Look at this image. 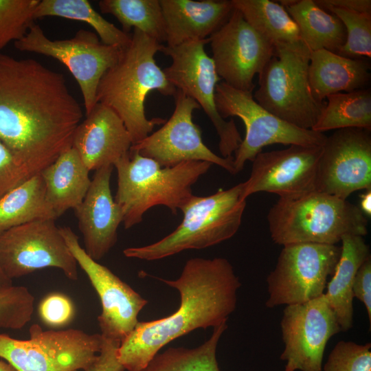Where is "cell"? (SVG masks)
Here are the masks:
<instances>
[{
  "label": "cell",
  "instance_id": "obj_1",
  "mask_svg": "<svg viewBox=\"0 0 371 371\" xmlns=\"http://www.w3.org/2000/svg\"><path fill=\"white\" fill-rule=\"evenodd\" d=\"M82 117L62 74L0 53V142L31 177L72 146Z\"/></svg>",
  "mask_w": 371,
  "mask_h": 371
},
{
  "label": "cell",
  "instance_id": "obj_2",
  "mask_svg": "<svg viewBox=\"0 0 371 371\" xmlns=\"http://www.w3.org/2000/svg\"><path fill=\"white\" fill-rule=\"evenodd\" d=\"M159 279L179 291L180 304L168 317L139 322L121 341L117 359L128 371L144 368L172 341L194 330L226 322L236 309L241 286L231 263L220 257L191 258L177 279Z\"/></svg>",
  "mask_w": 371,
  "mask_h": 371
},
{
  "label": "cell",
  "instance_id": "obj_3",
  "mask_svg": "<svg viewBox=\"0 0 371 371\" xmlns=\"http://www.w3.org/2000/svg\"><path fill=\"white\" fill-rule=\"evenodd\" d=\"M163 45L133 29L130 42L122 48L117 61L105 72L97 89V103L110 108L120 117L133 145L146 138L156 125L166 121L146 117L144 103L148 93L157 91L173 96L177 91L155 59Z\"/></svg>",
  "mask_w": 371,
  "mask_h": 371
},
{
  "label": "cell",
  "instance_id": "obj_4",
  "mask_svg": "<svg viewBox=\"0 0 371 371\" xmlns=\"http://www.w3.org/2000/svg\"><path fill=\"white\" fill-rule=\"evenodd\" d=\"M212 164L190 161L172 167L129 150L115 165L117 188L115 201L121 207L125 229L139 224L145 212L156 205L177 214L194 195L192 187Z\"/></svg>",
  "mask_w": 371,
  "mask_h": 371
},
{
  "label": "cell",
  "instance_id": "obj_5",
  "mask_svg": "<svg viewBox=\"0 0 371 371\" xmlns=\"http://www.w3.org/2000/svg\"><path fill=\"white\" fill-rule=\"evenodd\" d=\"M267 218L272 240L282 246L336 245L346 235L368 234V219L358 206L317 190L295 199L279 198Z\"/></svg>",
  "mask_w": 371,
  "mask_h": 371
},
{
  "label": "cell",
  "instance_id": "obj_6",
  "mask_svg": "<svg viewBox=\"0 0 371 371\" xmlns=\"http://www.w3.org/2000/svg\"><path fill=\"white\" fill-rule=\"evenodd\" d=\"M243 188L240 183L209 196L193 195L181 208L183 220L172 232L153 244L126 248L124 255L152 261L188 249H205L231 238L241 225L247 204Z\"/></svg>",
  "mask_w": 371,
  "mask_h": 371
},
{
  "label": "cell",
  "instance_id": "obj_7",
  "mask_svg": "<svg viewBox=\"0 0 371 371\" xmlns=\"http://www.w3.org/2000/svg\"><path fill=\"white\" fill-rule=\"evenodd\" d=\"M311 50L302 41L274 47L259 76L254 100L280 119L311 129L325 102L313 96L308 80Z\"/></svg>",
  "mask_w": 371,
  "mask_h": 371
},
{
  "label": "cell",
  "instance_id": "obj_8",
  "mask_svg": "<svg viewBox=\"0 0 371 371\" xmlns=\"http://www.w3.org/2000/svg\"><path fill=\"white\" fill-rule=\"evenodd\" d=\"M30 338L16 339L0 334V357L17 371L85 370L95 360L103 337L78 329L43 330L37 324Z\"/></svg>",
  "mask_w": 371,
  "mask_h": 371
},
{
  "label": "cell",
  "instance_id": "obj_9",
  "mask_svg": "<svg viewBox=\"0 0 371 371\" xmlns=\"http://www.w3.org/2000/svg\"><path fill=\"white\" fill-rule=\"evenodd\" d=\"M215 102L223 119L238 117L245 126V137L233 157L236 175L247 161H252L269 145L322 147L327 137L324 133L302 128L280 119L261 106L252 92L236 89L224 82L216 87Z\"/></svg>",
  "mask_w": 371,
  "mask_h": 371
},
{
  "label": "cell",
  "instance_id": "obj_10",
  "mask_svg": "<svg viewBox=\"0 0 371 371\" xmlns=\"http://www.w3.org/2000/svg\"><path fill=\"white\" fill-rule=\"evenodd\" d=\"M341 255V246L311 243L283 246L267 278L266 306L304 303L324 294Z\"/></svg>",
  "mask_w": 371,
  "mask_h": 371
},
{
  "label": "cell",
  "instance_id": "obj_11",
  "mask_svg": "<svg viewBox=\"0 0 371 371\" xmlns=\"http://www.w3.org/2000/svg\"><path fill=\"white\" fill-rule=\"evenodd\" d=\"M209 38L169 47L160 52L171 58L172 63L163 69L168 80L185 95L194 100L208 116L219 137L221 157H233L242 137L233 119L225 120L218 113L215 102L216 87L221 80L214 61L205 50Z\"/></svg>",
  "mask_w": 371,
  "mask_h": 371
},
{
  "label": "cell",
  "instance_id": "obj_12",
  "mask_svg": "<svg viewBox=\"0 0 371 371\" xmlns=\"http://www.w3.org/2000/svg\"><path fill=\"white\" fill-rule=\"evenodd\" d=\"M14 47L21 52L50 56L64 64L80 87L86 115L96 105L99 82L116 63L122 49L102 43L97 34L84 29L71 38L52 40L35 23L22 39L14 42Z\"/></svg>",
  "mask_w": 371,
  "mask_h": 371
},
{
  "label": "cell",
  "instance_id": "obj_13",
  "mask_svg": "<svg viewBox=\"0 0 371 371\" xmlns=\"http://www.w3.org/2000/svg\"><path fill=\"white\" fill-rule=\"evenodd\" d=\"M54 221H34L0 235V265L8 278L55 267L69 279H78L77 262Z\"/></svg>",
  "mask_w": 371,
  "mask_h": 371
},
{
  "label": "cell",
  "instance_id": "obj_14",
  "mask_svg": "<svg viewBox=\"0 0 371 371\" xmlns=\"http://www.w3.org/2000/svg\"><path fill=\"white\" fill-rule=\"evenodd\" d=\"M175 109L163 126L130 150L153 159L161 167H172L190 161L216 164L236 175L234 157L224 158L212 152L203 142L201 131L192 120V113L200 106L192 98L177 90Z\"/></svg>",
  "mask_w": 371,
  "mask_h": 371
},
{
  "label": "cell",
  "instance_id": "obj_15",
  "mask_svg": "<svg viewBox=\"0 0 371 371\" xmlns=\"http://www.w3.org/2000/svg\"><path fill=\"white\" fill-rule=\"evenodd\" d=\"M280 328L284 348L280 359L293 371H323L329 339L341 332L337 316L324 295L286 306Z\"/></svg>",
  "mask_w": 371,
  "mask_h": 371
},
{
  "label": "cell",
  "instance_id": "obj_16",
  "mask_svg": "<svg viewBox=\"0 0 371 371\" xmlns=\"http://www.w3.org/2000/svg\"><path fill=\"white\" fill-rule=\"evenodd\" d=\"M60 230L100 297L102 311L98 322L100 334L105 339L121 342L139 322L138 315L148 301L109 268L91 258L70 227H60Z\"/></svg>",
  "mask_w": 371,
  "mask_h": 371
},
{
  "label": "cell",
  "instance_id": "obj_17",
  "mask_svg": "<svg viewBox=\"0 0 371 371\" xmlns=\"http://www.w3.org/2000/svg\"><path fill=\"white\" fill-rule=\"evenodd\" d=\"M371 189L370 130H335L326 137L320 155L316 190L343 199L353 192Z\"/></svg>",
  "mask_w": 371,
  "mask_h": 371
},
{
  "label": "cell",
  "instance_id": "obj_18",
  "mask_svg": "<svg viewBox=\"0 0 371 371\" xmlns=\"http://www.w3.org/2000/svg\"><path fill=\"white\" fill-rule=\"evenodd\" d=\"M216 71L229 86L252 92L254 78L273 54L274 47L234 8L227 21L209 38Z\"/></svg>",
  "mask_w": 371,
  "mask_h": 371
},
{
  "label": "cell",
  "instance_id": "obj_19",
  "mask_svg": "<svg viewBox=\"0 0 371 371\" xmlns=\"http://www.w3.org/2000/svg\"><path fill=\"white\" fill-rule=\"evenodd\" d=\"M322 148L290 145L258 153L252 161L249 177L243 182V196L266 192L281 199H295L316 190Z\"/></svg>",
  "mask_w": 371,
  "mask_h": 371
},
{
  "label": "cell",
  "instance_id": "obj_20",
  "mask_svg": "<svg viewBox=\"0 0 371 371\" xmlns=\"http://www.w3.org/2000/svg\"><path fill=\"white\" fill-rule=\"evenodd\" d=\"M113 168L106 166L95 170L83 201L74 209L83 236L84 249L96 261L115 245L118 227L123 222L122 210L110 188Z\"/></svg>",
  "mask_w": 371,
  "mask_h": 371
},
{
  "label": "cell",
  "instance_id": "obj_21",
  "mask_svg": "<svg viewBox=\"0 0 371 371\" xmlns=\"http://www.w3.org/2000/svg\"><path fill=\"white\" fill-rule=\"evenodd\" d=\"M132 145L131 137L120 117L100 103L79 124L72 140V147L89 171L106 166L114 167Z\"/></svg>",
  "mask_w": 371,
  "mask_h": 371
},
{
  "label": "cell",
  "instance_id": "obj_22",
  "mask_svg": "<svg viewBox=\"0 0 371 371\" xmlns=\"http://www.w3.org/2000/svg\"><path fill=\"white\" fill-rule=\"evenodd\" d=\"M166 46L210 38L234 10L229 0H160Z\"/></svg>",
  "mask_w": 371,
  "mask_h": 371
},
{
  "label": "cell",
  "instance_id": "obj_23",
  "mask_svg": "<svg viewBox=\"0 0 371 371\" xmlns=\"http://www.w3.org/2000/svg\"><path fill=\"white\" fill-rule=\"evenodd\" d=\"M370 65L361 58H350L326 49L311 51L310 88L319 102L329 95L366 89L371 79Z\"/></svg>",
  "mask_w": 371,
  "mask_h": 371
},
{
  "label": "cell",
  "instance_id": "obj_24",
  "mask_svg": "<svg viewBox=\"0 0 371 371\" xmlns=\"http://www.w3.org/2000/svg\"><path fill=\"white\" fill-rule=\"evenodd\" d=\"M341 243L340 258L324 295L337 316L341 331L346 332L353 326L354 280L360 266L371 256L363 236L346 235Z\"/></svg>",
  "mask_w": 371,
  "mask_h": 371
},
{
  "label": "cell",
  "instance_id": "obj_25",
  "mask_svg": "<svg viewBox=\"0 0 371 371\" xmlns=\"http://www.w3.org/2000/svg\"><path fill=\"white\" fill-rule=\"evenodd\" d=\"M89 172L72 146L40 172L45 183L47 200L57 218L82 203L91 182Z\"/></svg>",
  "mask_w": 371,
  "mask_h": 371
},
{
  "label": "cell",
  "instance_id": "obj_26",
  "mask_svg": "<svg viewBox=\"0 0 371 371\" xmlns=\"http://www.w3.org/2000/svg\"><path fill=\"white\" fill-rule=\"evenodd\" d=\"M57 216L46 198L40 173L32 175L0 199V235L10 228Z\"/></svg>",
  "mask_w": 371,
  "mask_h": 371
},
{
  "label": "cell",
  "instance_id": "obj_27",
  "mask_svg": "<svg viewBox=\"0 0 371 371\" xmlns=\"http://www.w3.org/2000/svg\"><path fill=\"white\" fill-rule=\"evenodd\" d=\"M297 24L301 40L312 51L326 49L337 53L346 40L342 22L320 8L313 0H300L285 8Z\"/></svg>",
  "mask_w": 371,
  "mask_h": 371
},
{
  "label": "cell",
  "instance_id": "obj_28",
  "mask_svg": "<svg viewBox=\"0 0 371 371\" xmlns=\"http://www.w3.org/2000/svg\"><path fill=\"white\" fill-rule=\"evenodd\" d=\"M249 25L274 47L301 40L299 28L284 7L269 0H231Z\"/></svg>",
  "mask_w": 371,
  "mask_h": 371
},
{
  "label": "cell",
  "instance_id": "obj_29",
  "mask_svg": "<svg viewBox=\"0 0 371 371\" xmlns=\"http://www.w3.org/2000/svg\"><path fill=\"white\" fill-rule=\"evenodd\" d=\"M326 99L328 102L311 130L321 133L348 128L371 131L370 89L334 93Z\"/></svg>",
  "mask_w": 371,
  "mask_h": 371
},
{
  "label": "cell",
  "instance_id": "obj_30",
  "mask_svg": "<svg viewBox=\"0 0 371 371\" xmlns=\"http://www.w3.org/2000/svg\"><path fill=\"white\" fill-rule=\"evenodd\" d=\"M58 16L87 23L95 31L102 43L125 47L131 33H126L96 12L87 0H40L34 11V19Z\"/></svg>",
  "mask_w": 371,
  "mask_h": 371
},
{
  "label": "cell",
  "instance_id": "obj_31",
  "mask_svg": "<svg viewBox=\"0 0 371 371\" xmlns=\"http://www.w3.org/2000/svg\"><path fill=\"white\" fill-rule=\"evenodd\" d=\"M101 12L115 16L122 31L138 30L162 44L166 42L165 21L160 0H101Z\"/></svg>",
  "mask_w": 371,
  "mask_h": 371
},
{
  "label": "cell",
  "instance_id": "obj_32",
  "mask_svg": "<svg viewBox=\"0 0 371 371\" xmlns=\"http://www.w3.org/2000/svg\"><path fill=\"white\" fill-rule=\"evenodd\" d=\"M227 322L213 330L211 337L194 348H169L157 353L138 371H221L216 360V348Z\"/></svg>",
  "mask_w": 371,
  "mask_h": 371
},
{
  "label": "cell",
  "instance_id": "obj_33",
  "mask_svg": "<svg viewBox=\"0 0 371 371\" xmlns=\"http://www.w3.org/2000/svg\"><path fill=\"white\" fill-rule=\"evenodd\" d=\"M335 15L346 31L345 43L337 54L350 58L371 57V14L335 8L320 7Z\"/></svg>",
  "mask_w": 371,
  "mask_h": 371
},
{
  "label": "cell",
  "instance_id": "obj_34",
  "mask_svg": "<svg viewBox=\"0 0 371 371\" xmlns=\"http://www.w3.org/2000/svg\"><path fill=\"white\" fill-rule=\"evenodd\" d=\"M40 0H0V50L22 39L34 23Z\"/></svg>",
  "mask_w": 371,
  "mask_h": 371
},
{
  "label": "cell",
  "instance_id": "obj_35",
  "mask_svg": "<svg viewBox=\"0 0 371 371\" xmlns=\"http://www.w3.org/2000/svg\"><path fill=\"white\" fill-rule=\"evenodd\" d=\"M34 297L23 286L0 290V328L18 330L31 319Z\"/></svg>",
  "mask_w": 371,
  "mask_h": 371
},
{
  "label": "cell",
  "instance_id": "obj_36",
  "mask_svg": "<svg viewBox=\"0 0 371 371\" xmlns=\"http://www.w3.org/2000/svg\"><path fill=\"white\" fill-rule=\"evenodd\" d=\"M324 371H371V344L340 341L333 348Z\"/></svg>",
  "mask_w": 371,
  "mask_h": 371
},
{
  "label": "cell",
  "instance_id": "obj_37",
  "mask_svg": "<svg viewBox=\"0 0 371 371\" xmlns=\"http://www.w3.org/2000/svg\"><path fill=\"white\" fill-rule=\"evenodd\" d=\"M38 313L43 322L52 327H61L69 324L74 315L71 300L61 293H51L40 303Z\"/></svg>",
  "mask_w": 371,
  "mask_h": 371
},
{
  "label": "cell",
  "instance_id": "obj_38",
  "mask_svg": "<svg viewBox=\"0 0 371 371\" xmlns=\"http://www.w3.org/2000/svg\"><path fill=\"white\" fill-rule=\"evenodd\" d=\"M30 177L22 164L0 142V199Z\"/></svg>",
  "mask_w": 371,
  "mask_h": 371
},
{
  "label": "cell",
  "instance_id": "obj_39",
  "mask_svg": "<svg viewBox=\"0 0 371 371\" xmlns=\"http://www.w3.org/2000/svg\"><path fill=\"white\" fill-rule=\"evenodd\" d=\"M120 344V341L103 337L102 344L97 358L84 371H124V368L117 359V349Z\"/></svg>",
  "mask_w": 371,
  "mask_h": 371
},
{
  "label": "cell",
  "instance_id": "obj_40",
  "mask_svg": "<svg viewBox=\"0 0 371 371\" xmlns=\"http://www.w3.org/2000/svg\"><path fill=\"white\" fill-rule=\"evenodd\" d=\"M354 297L359 300L365 306L369 324L371 325V256L366 260L359 268L353 283Z\"/></svg>",
  "mask_w": 371,
  "mask_h": 371
},
{
  "label": "cell",
  "instance_id": "obj_41",
  "mask_svg": "<svg viewBox=\"0 0 371 371\" xmlns=\"http://www.w3.org/2000/svg\"><path fill=\"white\" fill-rule=\"evenodd\" d=\"M319 6H332L341 9L371 14L370 0H317Z\"/></svg>",
  "mask_w": 371,
  "mask_h": 371
},
{
  "label": "cell",
  "instance_id": "obj_42",
  "mask_svg": "<svg viewBox=\"0 0 371 371\" xmlns=\"http://www.w3.org/2000/svg\"><path fill=\"white\" fill-rule=\"evenodd\" d=\"M359 209L366 216L371 215V189L366 190L360 196Z\"/></svg>",
  "mask_w": 371,
  "mask_h": 371
},
{
  "label": "cell",
  "instance_id": "obj_43",
  "mask_svg": "<svg viewBox=\"0 0 371 371\" xmlns=\"http://www.w3.org/2000/svg\"><path fill=\"white\" fill-rule=\"evenodd\" d=\"M12 285V280L6 276L0 265V290L10 287Z\"/></svg>",
  "mask_w": 371,
  "mask_h": 371
},
{
  "label": "cell",
  "instance_id": "obj_44",
  "mask_svg": "<svg viewBox=\"0 0 371 371\" xmlns=\"http://www.w3.org/2000/svg\"><path fill=\"white\" fill-rule=\"evenodd\" d=\"M0 371H17L8 362H5L0 359Z\"/></svg>",
  "mask_w": 371,
  "mask_h": 371
},
{
  "label": "cell",
  "instance_id": "obj_45",
  "mask_svg": "<svg viewBox=\"0 0 371 371\" xmlns=\"http://www.w3.org/2000/svg\"><path fill=\"white\" fill-rule=\"evenodd\" d=\"M284 371H293V370H291V368H289L285 366V370H284Z\"/></svg>",
  "mask_w": 371,
  "mask_h": 371
}]
</instances>
